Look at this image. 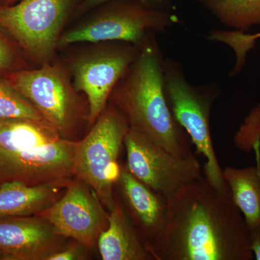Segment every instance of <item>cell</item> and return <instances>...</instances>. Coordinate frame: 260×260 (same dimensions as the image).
<instances>
[{
	"label": "cell",
	"instance_id": "obj_1",
	"mask_svg": "<svg viewBox=\"0 0 260 260\" xmlns=\"http://www.w3.org/2000/svg\"><path fill=\"white\" fill-rule=\"evenodd\" d=\"M169 234L160 260H251L250 231L230 189L205 177L172 200Z\"/></svg>",
	"mask_w": 260,
	"mask_h": 260
},
{
	"label": "cell",
	"instance_id": "obj_2",
	"mask_svg": "<svg viewBox=\"0 0 260 260\" xmlns=\"http://www.w3.org/2000/svg\"><path fill=\"white\" fill-rule=\"evenodd\" d=\"M164 60L154 35L139 48L109 100L125 116L129 127L145 133L174 155L187 158L194 155L192 142L176 120L168 102Z\"/></svg>",
	"mask_w": 260,
	"mask_h": 260
},
{
	"label": "cell",
	"instance_id": "obj_3",
	"mask_svg": "<svg viewBox=\"0 0 260 260\" xmlns=\"http://www.w3.org/2000/svg\"><path fill=\"white\" fill-rule=\"evenodd\" d=\"M75 146L46 121L0 120V184L68 186L74 177Z\"/></svg>",
	"mask_w": 260,
	"mask_h": 260
},
{
	"label": "cell",
	"instance_id": "obj_4",
	"mask_svg": "<svg viewBox=\"0 0 260 260\" xmlns=\"http://www.w3.org/2000/svg\"><path fill=\"white\" fill-rule=\"evenodd\" d=\"M164 85L173 115L185 130L198 153L204 156L205 177L218 189L229 188L215 155L210 117L214 103L220 95L218 83L193 85L188 81L181 65L177 61L165 59Z\"/></svg>",
	"mask_w": 260,
	"mask_h": 260
},
{
	"label": "cell",
	"instance_id": "obj_5",
	"mask_svg": "<svg viewBox=\"0 0 260 260\" xmlns=\"http://www.w3.org/2000/svg\"><path fill=\"white\" fill-rule=\"evenodd\" d=\"M129 129L125 116L110 103L88 134L76 141L73 175L93 189L109 211L115 204L114 188L121 168L119 154Z\"/></svg>",
	"mask_w": 260,
	"mask_h": 260
},
{
	"label": "cell",
	"instance_id": "obj_6",
	"mask_svg": "<svg viewBox=\"0 0 260 260\" xmlns=\"http://www.w3.org/2000/svg\"><path fill=\"white\" fill-rule=\"evenodd\" d=\"M93 20L65 32L58 46L78 42H126L140 47L155 34L179 23L173 12L150 8L137 0H113Z\"/></svg>",
	"mask_w": 260,
	"mask_h": 260
},
{
	"label": "cell",
	"instance_id": "obj_7",
	"mask_svg": "<svg viewBox=\"0 0 260 260\" xmlns=\"http://www.w3.org/2000/svg\"><path fill=\"white\" fill-rule=\"evenodd\" d=\"M5 80L61 137L73 140L75 130L85 114L78 92L60 65L45 62L39 69L10 73Z\"/></svg>",
	"mask_w": 260,
	"mask_h": 260
},
{
	"label": "cell",
	"instance_id": "obj_8",
	"mask_svg": "<svg viewBox=\"0 0 260 260\" xmlns=\"http://www.w3.org/2000/svg\"><path fill=\"white\" fill-rule=\"evenodd\" d=\"M124 147L126 169L169 201L188 184L204 177L196 155L187 158L178 157L134 128L128 130Z\"/></svg>",
	"mask_w": 260,
	"mask_h": 260
},
{
	"label": "cell",
	"instance_id": "obj_9",
	"mask_svg": "<svg viewBox=\"0 0 260 260\" xmlns=\"http://www.w3.org/2000/svg\"><path fill=\"white\" fill-rule=\"evenodd\" d=\"M75 1L21 0L18 4L2 7L0 27L35 60L45 63L58 46Z\"/></svg>",
	"mask_w": 260,
	"mask_h": 260
},
{
	"label": "cell",
	"instance_id": "obj_10",
	"mask_svg": "<svg viewBox=\"0 0 260 260\" xmlns=\"http://www.w3.org/2000/svg\"><path fill=\"white\" fill-rule=\"evenodd\" d=\"M131 44H116L73 61V85L78 93L87 95L88 126L93 125L104 112L116 84L138 55L139 47Z\"/></svg>",
	"mask_w": 260,
	"mask_h": 260
},
{
	"label": "cell",
	"instance_id": "obj_11",
	"mask_svg": "<svg viewBox=\"0 0 260 260\" xmlns=\"http://www.w3.org/2000/svg\"><path fill=\"white\" fill-rule=\"evenodd\" d=\"M59 235L92 249L109 226V214L93 189L83 181H70L62 198L39 214Z\"/></svg>",
	"mask_w": 260,
	"mask_h": 260
},
{
	"label": "cell",
	"instance_id": "obj_12",
	"mask_svg": "<svg viewBox=\"0 0 260 260\" xmlns=\"http://www.w3.org/2000/svg\"><path fill=\"white\" fill-rule=\"evenodd\" d=\"M116 186L118 198L140 237L155 259L160 260L170 226L169 200L138 180L126 167H121Z\"/></svg>",
	"mask_w": 260,
	"mask_h": 260
},
{
	"label": "cell",
	"instance_id": "obj_13",
	"mask_svg": "<svg viewBox=\"0 0 260 260\" xmlns=\"http://www.w3.org/2000/svg\"><path fill=\"white\" fill-rule=\"evenodd\" d=\"M65 239L38 215L0 218L2 259L47 260L65 247Z\"/></svg>",
	"mask_w": 260,
	"mask_h": 260
},
{
	"label": "cell",
	"instance_id": "obj_14",
	"mask_svg": "<svg viewBox=\"0 0 260 260\" xmlns=\"http://www.w3.org/2000/svg\"><path fill=\"white\" fill-rule=\"evenodd\" d=\"M103 260H156L132 223L122 203L116 196L109 214V226L98 239Z\"/></svg>",
	"mask_w": 260,
	"mask_h": 260
},
{
	"label": "cell",
	"instance_id": "obj_15",
	"mask_svg": "<svg viewBox=\"0 0 260 260\" xmlns=\"http://www.w3.org/2000/svg\"><path fill=\"white\" fill-rule=\"evenodd\" d=\"M67 186L27 185L20 181L3 183L0 184V218L37 215L57 201L61 189Z\"/></svg>",
	"mask_w": 260,
	"mask_h": 260
},
{
	"label": "cell",
	"instance_id": "obj_16",
	"mask_svg": "<svg viewBox=\"0 0 260 260\" xmlns=\"http://www.w3.org/2000/svg\"><path fill=\"white\" fill-rule=\"evenodd\" d=\"M233 200L242 212L249 231L260 226V170L250 167L223 170Z\"/></svg>",
	"mask_w": 260,
	"mask_h": 260
},
{
	"label": "cell",
	"instance_id": "obj_17",
	"mask_svg": "<svg viewBox=\"0 0 260 260\" xmlns=\"http://www.w3.org/2000/svg\"><path fill=\"white\" fill-rule=\"evenodd\" d=\"M220 23L247 32L260 25V0H195Z\"/></svg>",
	"mask_w": 260,
	"mask_h": 260
},
{
	"label": "cell",
	"instance_id": "obj_18",
	"mask_svg": "<svg viewBox=\"0 0 260 260\" xmlns=\"http://www.w3.org/2000/svg\"><path fill=\"white\" fill-rule=\"evenodd\" d=\"M30 119L46 121L30 102L6 80L0 79V120Z\"/></svg>",
	"mask_w": 260,
	"mask_h": 260
},
{
	"label": "cell",
	"instance_id": "obj_19",
	"mask_svg": "<svg viewBox=\"0 0 260 260\" xmlns=\"http://www.w3.org/2000/svg\"><path fill=\"white\" fill-rule=\"evenodd\" d=\"M208 39L211 42L226 44L234 51L236 63L231 73V76L234 77L245 66L247 53L255 48L256 41L260 39V32L248 34L237 30H212Z\"/></svg>",
	"mask_w": 260,
	"mask_h": 260
},
{
	"label": "cell",
	"instance_id": "obj_20",
	"mask_svg": "<svg viewBox=\"0 0 260 260\" xmlns=\"http://www.w3.org/2000/svg\"><path fill=\"white\" fill-rule=\"evenodd\" d=\"M259 140L260 104L251 111L235 138L236 144L244 150L258 144Z\"/></svg>",
	"mask_w": 260,
	"mask_h": 260
},
{
	"label": "cell",
	"instance_id": "obj_21",
	"mask_svg": "<svg viewBox=\"0 0 260 260\" xmlns=\"http://www.w3.org/2000/svg\"><path fill=\"white\" fill-rule=\"evenodd\" d=\"M112 1L113 0H85L79 7V12L84 13V12L88 11L96 6ZM137 1L147 5L150 8L174 13V7L172 0H137Z\"/></svg>",
	"mask_w": 260,
	"mask_h": 260
},
{
	"label": "cell",
	"instance_id": "obj_22",
	"mask_svg": "<svg viewBox=\"0 0 260 260\" xmlns=\"http://www.w3.org/2000/svg\"><path fill=\"white\" fill-rule=\"evenodd\" d=\"M82 246L80 243L77 245L65 246L60 251L51 254L47 260H77L85 259ZM86 248V247H85Z\"/></svg>",
	"mask_w": 260,
	"mask_h": 260
},
{
	"label": "cell",
	"instance_id": "obj_23",
	"mask_svg": "<svg viewBox=\"0 0 260 260\" xmlns=\"http://www.w3.org/2000/svg\"><path fill=\"white\" fill-rule=\"evenodd\" d=\"M14 61V54L6 42L0 38V71L8 69Z\"/></svg>",
	"mask_w": 260,
	"mask_h": 260
},
{
	"label": "cell",
	"instance_id": "obj_24",
	"mask_svg": "<svg viewBox=\"0 0 260 260\" xmlns=\"http://www.w3.org/2000/svg\"><path fill=\"white\" fill-rule=\"evenodd\" d=\"M251 248L256 260H260V226L250 230Z\"/></svg>",
	"mask_w": 260,
	"mask_h": 260
},
{
	"label": "cell",
	"instance_id": "obj_25",
	"mask_svg": "<svg viewBox=\"0 0 260 260\" xmlns=\"http://www.w3.org/2000/svg\"><path fill=\"white\" fill-rule=\"evenodd\" d=\"M1 1L2 6H10V5L14 4L15 2L18 1V0H0Z\"/></svg>",
	"mask_w": 260,
	"mask_h": 260
},
{
	"label": "cell",
	"instance_id": "obj_26",
	"mask_svg": "<svg viewBox=\"0 0 260 260\" xmlns=\"http://www.w3.org/2000/svg\"><path fill=\"white\" fill-rule=\"evenodd\" d=\"M2 4H1V1H0V10H1V8H2Z\"/></svg>",
	"mask_w": 260,
	"mask_h": 260
}]
</instances>
